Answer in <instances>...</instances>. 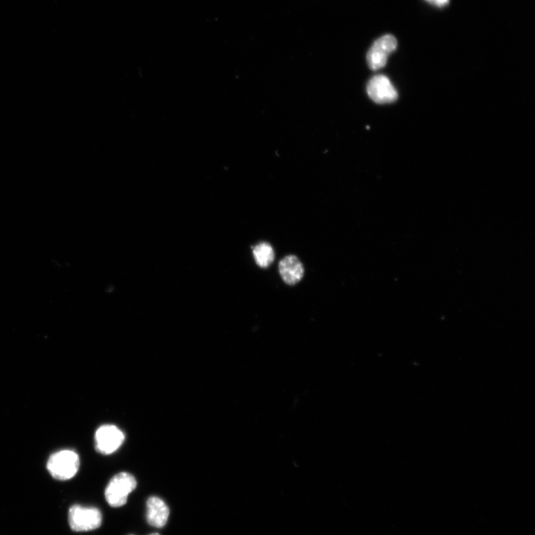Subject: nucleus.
Returning <instances> with one entry per match:
<instances>
[{
  "label": "nucleus",
  "instance_id": "9b49d317",
  "mask_svg": "<svg viewBox=\"0 0 535 535\" xmlns=\"http://www.w3.org/2000/svg\"><path fill=\"white\" fill-rule=\"evenodd\" d=\"M149 535H160V534H158V533H154V534H149Z\"/></svg>",
  "mask_w": 535,
  "mask_h": 535
},
{
  "label": "nucleus",
  "instance_id": "f03ea898",
  "mask_svg": "<svg viewBox=\"0 0 535 535\" xmlns=\"http://www.w3.org/2000/svg\"><path fill=\"white\" fill-rule=\"evenodd\" d=\"M80 459L79 455L70 450H64L52 454L47 463L50 475L58 480L72 479L79 472Z\"/></svg>",
  "mask_w": 535,
  "mask_h": 535
},
{
  "label": "nucleus",
  "instance_id": "1a4fd4ad",
  "mask_svg": "<svg viewBox=\"0 0 535 535\" xmlns=\"http://www.w3.org/2000/svg\"><path fill=\"white\" fill-rule=\"evenodd\" d=\"M255 261L261 268L269 267L274 260L272 246L268 242H261L253 249Z\"/></svg>",
  "mask_w": 535,
  "mask_h": 535
},
{
  "label": "nucleus",
  "instance_id": "f257e3e1",
  "mask_svg": "<svg viewBox=\"0 0 535 535\" xmlns=\"http://www.w3.org/2000/svg\"><path fill=\"white\" fill-rule=\"evenodd\" d=\"M137 486L135 478L129 473L122 472L114 476L105 491V497L109 505L114 508L126 504L128 496Z\"/></svg>",
  "mask_w": 535,
  "mask_h": 535
},
{
  "label": "nucleus",
  "instance_id": "39448f33",
  "mask_svg": "<svg viewBox=\"0 0 535 535\" xmlns=\"http://www.w3.org/2000/svg\"><path fill=\"white\" fill-rule=\"evenodd\" d=\"M124 441V434L119 427L113 425H105L95 433L96 450L105 455H109L117 450Z\"/></svg>",
  "mask_w": 535,
  "mask_h": 535
},
{
  "label": "nucleus",
  "instance_id": "9d476101",
  "mask_svg": "<svg viewBox=\"0 0 535 535\" xmlns=\"http://www.w3.org/2000/svg\"><path fill=\"white\" fill-rule=\"evenodd\" d=\"M425 1L434 6L442 8L446 6L450 2V0H425Z\"/></svg>",
  "mask_w": 535,
  "mask_h": 535
},
{
  "label": "nucleus",
  "instance_id": "0eeeda50",
  "mask_svg": "<svg viewBox=\"0 0 535 535\" xmlns=\"http://www.w3.org/2000/svg\"><path fill=\"white\" fill-rule=\"evenodd\" d=\"M170 509L165 501L157 497H149L147 501V520L149 525L156 528L164 527L168 520Z\"/></svg>",
  "mask_w": 535,
  "mask_h": 535
},
{
  "label": "nucleus",
  "instance_id": "423d86ee",
  "mask_svg": "<svg viewBox=\"0 0 535 535\" xmlns=\"http://www.w3.org/2000/svg\"><path fill=\"white\" fill-rule=\"evenodd\" d=\"M367 91L369 97L379 104L393 103L397 100L398 92L386 76L379 74L368 83Z\"/></svg>",
  "mask_w": 535,
  "mask_h": 535
},
{
  "label": "nucleus",
  "instance_id": "7ed1b4c3",
  "mask_svg": "<svg viewBox=\"0 0 535 535\" xmlns=\"http://www.w3.org/2000/svg\"><path fill=\"white\" fill-rule=\"evenodd\" d=\"M69 524L74 532H89L99 528L102 524L101 511L92 507L73 506L69 511Z\"/></svg>",
  "mask_w": 535,
  "mask_h": 535
},
{
  "label": "nucleus",
  "instance_id": "6e6552de",
  "mask_svg": "<svg viewBox=\"0 0 535 535\" xmlns=\"http://www.w3.org/2000/svg\"><path fill=\"white\" fill-rule=\"evenodd\" d=\"M279 272L282 279L288 285H295L301 281L304 274V268L301 261L295 255H288L280 262Z\"/></svg>",
  "mask_w": 535,
  "mask_h": 535
},
{
  "label": "nucleus",
  "instance_id": "20e7f679",
  "mask_svg": "<svg viewBox=\"0 0 535 535\" xmlns=\"http://www.w3.org/2000/svg\"><path fill=\"white\" fill-rule=\"evenodd\" d=\"M398 46L397 40L391 35H384L374 41L368 54L369 67L374 71L386 65L388 57Z\"/></svg>",
  "mask_w": 535,
  "mask_h": 535
},
{
  "label": "nucleus",
  "instance_id": "f8f14e48",
  "mask_svg": "<svg viewBox=\"0 0 535 535\" xmlns=\"http://www.w3.org/2000/svg\"><path fill=\"white\" fill-rule=\"evenodd\" d=\"M131 535H133V534H131Z\"/></svg>",
  "mask_w": 535,
  "mask_h": 535
}]
</instances>
